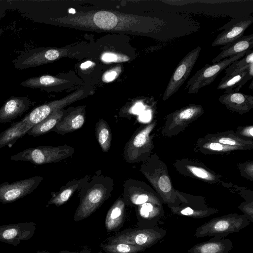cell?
<instances>
[{
  "instance_id": "cell-1",
  "label": "cell",
  "mask_w": 253,
  "mask_h": 253,
  "mask_svg": "<svg viewBox=\"0 0 253 253\" xmlns=\"http://www.w3.org/2000/svg\"><path fill=\"white\" fill-rule=\"evenodd\" d=\"M113 180L101 174H95L80 189V202L74 215L79 221L94 212L111 196Z\"/></svg>"
},
{
  "instance_id": "cell-2",
  "label": "cell",
  "mask_w": 253,
  "mask_h": 253,
  "mask_svg": "<svg viewBox=\"0 0 253 253\" xmlns=\"http://www.w3.org/2000/svg\"><path fill=\"white\" fill-rule=\"evenodd\" d=\"M245 215L229 214L213 218L198 227L194 234L197 238L218 236L224 238L229 234L238 232L250 224Z\"/></svg>"
},
{
  "instance_id": "cell-3",
  "label": "cell",
  "mask_w": 253,
  "mask_h": 253,
  "mask_svg": "<svg viewBox=\"0 0 253 253\" xmlns=\"http://www.w3.org/2000/svg\"><path fill=\"white\" fill-rule=\"evenodd\" d=\"M74 149L68 145L57 147L41 146L27 148L11 156V160L28 161L41 165L56 163L71 156Z\"/></svg>"
},
{
  "instance_id": "cell-4",
  "label": "cell",
  "mask_w": 253,
  "mask_h": 253,
  "mask_svg": "<svg viewBox=\"0 0 253 253\" xmlns=\"http://www.w3.org/2000/svg\"><path fill=\"white\" fill-rule=\"evenodd\" d=\"M155 126V123H150L133 134L124 147V157L126 162L134 163L147 160L153 149L150 133Z\"/></svg>"
},
{
  "instance_id": "cell-5",
  "label": "cell",
  "mask_w": 253,
  "mask_h": 253,
  "mask_svg": "<svg viewBox=\"0 0 253 253\" xmlns=\"http://www.w3.org/2000/svg\"><path fill=\"white\" fill-rule=\"evenodd\" d=\"M250 50L244 51L217 62L206 64L188 81L185 89H188V92L190 94L197 93L201 88L211 84L223 70L233 62L244 57Z\"/></svg>"
},
{
  "instance_id": "cell-6",
  "label": "cell",
  "mask_w": 253,
  "mask_h": 253,
  "mask_svg": "<svg viewBox=\"0 0 253 253\" xmlns=\"http://www.w3.org/2000/svg\"><path fill=\"white\" fill-rule=\"evenodd\" d=\"M167 234V230L151 227L123 231L114 236L110 243H124L149 248L161 241Z\"/></svg>"
},
{
  "instance_id": "cell-7",
  "label": "cell",
  "mask_w": 253,
  "mask_h": 253,
  "mask_svg": "<svg viewBox=\"0 0 253 253\" xmlns=\"http://www.w3.org/2000/svg\"><path fill=\"white\" fill-rule=\"evenodd\" d=\"M65 51L51 47L32 48L19 54L12 63L19 70L36 67L58 59L63 55Z\"/></svg>"
},
{
  "instance_id": "cell-8",
  "label": "cell",
  "mask_w": 253,
  "mask_h": 253,
  "mask_svg": "<svg viewBox=\"0 0 253 253\" xmlns=\"http://www.w3.org/2000/svg\"><path fill=\"white\" fill-rule=\"evenodd\" d=\"M197 46L189 52L179 62L165 90L163 100H166L177 92L189 76L201 50Z\"/></svg>"
},
{
  "instance_id": "cell-9",
  "label": "cell",
  "mask_w": 253,
  "mask_h": 253,
  "mask_svg": "<svg viewBox=\"0 0 253 253\" xmlns=\"http://www.w3.org/2000/svg\"><path fill=\"white\" fill-rule=\"evenodd\" d=\"M204 113L203 107L190 104L177 110L167 117L164 133L167 136L179 133Z\"/></svg>"
},
{
  "instance_id": "cell-10",
  "label": "cell",
  "mask_w": 253,
  "mask_h": 253,
  "mask_svg": "<svg viewBox=\"0 0 253 253\" xmlns=\"http://www.w3.org/2000/svg\"><path fill=\"white\" fill-rule=\"evenodd\" d=\"M84 96V90H77L60 99L50 101L35 108L23 119L34 126L52 113L81 99Z\"/></svg>"
},
{
  "instance_id": "cell-11",
  "label": "cell",
  "mask_w": 253,
  "mask_h": 253,
  "mask_svg": "<svg viewBox=\"0 0 253 253\" xmlns=\"http://www.w3.org/2000/svg\"><path fill=\"white\" fill-rule=\"evenodd\" d=\"M43 177L35 176L26 179L0 184V201L10 202L32 192L42 180Z\"/></svg>"
},
{
  "instance_id": "cell-12",
  "label": "cell",
  "mask_w": 253,
  "mask_h": 253,
  "mask_svg": "<svg viewBox=\"0 0 253 253\" xmlns=\"http://www.w3.org/2000/svg\"><path fill=\"white\" fill-rule=\"evenodd\" d=\"M253 22V16L251 15L232 19L218 29V31H223L217 36L212 42V46H224L242 37Z\"/></svg>"
},
{
  "instance_id": "cell-13",
  "label": "cell",
  "mask_w": 253,
  "mask_h": 253,
  "mask_svg": "<svg viewBox=\"0 0 253 253\" xmlns=\"http://www.w3.org/2000/svg\"><path fill=\"white\" fill-rule=\"evenodd\" d=\"M149 187L144 183L135 179H128L124 185L125 204L138 206L151 202L160 205V201L149 190Z\"/></svg>"
},
{
  "instance_id": "cell-14",
  "label": "cell",
  "mask_w": 253,
  "mask_h": 253,
  "mask_svg": "<svg viewBox=\"0 0 253 253\" xmlns=\"http://www.w3.org/2000/svg\"><path fill=\"white\" fill-rule=\"evenodd\" d=\"M34 103L27 96L10 97L0 108V123L10 122L21 116Z\"/></svg>"
},
{
  "instance_id": "cell-15",
  "label": "cell",
  "mask_w": 253,
  "mask_h": 253,
  "mask_svg": "<svg viewBox=\"0 0 253 253\" xmlns=\"http://www.w3.org/2000/svg\"><path fill=\"white\" fill-rule=\"evenodd\" d=\"M85 120V107L73 108L65 113L51 131L63 135L81 128L84 125Z\"/></svg>"
},
{
  "instance_id": "cell-16",
  "label": "cell",
  "mask_w": 253,
  "mask_h": 253,
  "mask_svg": "<svg viewBox=\"0 0 253 253\" xmlns=\"http://www.w3.org/2000/svg\"><path fill=\"white\" fill-rule=\"evenodd\" d=\"M218 100L228 109L240 114L253 108V96L239 91L224 93L218 97Z\"/></svg>"
},
{
  "instance_id": "cell-17",
  "label": "cell",
  "mask_w": 253,
  "mask_h": 253,
  "mask_svg": "<svg viewBox=\"0 0 253 253\" xmlns=\"http://www.w3.org/2000/svg\"><path fill=\"white\" fill-rule=\"evenodd\" d=\"M233 242L223 237L213 236L209 240L197 244L189 249L188 253H229Z\"/></svg>"
},
{
  "instance_id": "cell-18",
  "label": "cell",
  "mask_w": 253,
  "mask_h": 253,
  "mask_svg": "<svg viewBox=\"0 0 253 253\" xmlns=\"http://www.w3.org/2000/svg\"><path fill=\"white\" fill-rule=\"evenodd\" d=\"M253 47V34L243 36L220 48L221 52L211 61L212 63L251 50Z\"/></svg>"
},
{
  "instance_id": "cell-19",
  "label": "cell",
  "mask_w": 253,
  "mask_h": 253,
  "mask_svg": "<svg viewBox=\"0 0 253 253\" xmlns=\"http://www.w3.org/2000/svg\"><path fill=\"white\" fill-rule=\"evenodd\" d=\"M253 77V65L243 72L225 75L217 86L224 93L239 92L242 87Z\"/></svg>"
},
{
  "instance_id": "cell-20",
  "label": "cell",
  "mask_w": 253,
  "mask_h": 253,
  "mask_svg": "<svg viewBox=\"0 0 253 253\" xmlns=\"http://www.w3.org/2000/svg\"><path fill=\"white\" fill-rule=\"evenodd\" d=\"M33 126L23 119L11 124L0 133V149L6 146H12L18 139L27 133Z\"/></svg>"
},
{
  "instance_id": "cell-21",
  "label": "cell",
  "mask_w": 253,
  "mask_h": 253,
  "mask_svg": "<svg viewBox=\"0 0 253 253\" xmlns=\"http://www.w3.org/2000/svg\"><path fill=\"white\" fill-rule=\"evenodd\" d=\"M90 178V176L86 175L81 179L68 182L52 196L49 204H54L56 206L65 204L76 191L80 190Z\"/></svg>"
},
{
  "instance_id": "cell-22",
  "label": "cell",
  "mask_w": 253,
  "mask_h": 253,
  "mask_svg": "<svg viewBox=\"0 0 253 253\" xmlns=\"http://www.w3.org/2000/svg\"><path fill=\"white\" fill-rule=\"evenodd\" d=\"M125 213V204L120 197L108 211L105 219V227L108 231H114L122 224Z\"/></svg>"
},
{
  "instance_id": "cell-23",
  "label": "cell",
  "mask_w": 253,
  "mask_h": 253,
  "mask_svg": "<svg viewBox=\"0 0 253 253\" xmlns=\"http://www.w3.org/2000/svg\"><path fill=\"white\" fill-rule=\"evenodd\" d=\"M68 82V80L60 79L53 76L44 75L28 78L22 82L20 85L31 88H40L46 90Z\"/></svg>"
},
{
  "instance_id": "cell-24",
  "label": "cell",
  "mask_w": 253,
  "mask_h": 253,
  "mask_svg": "<svg viewBox=\"0 0 253 253\" xmlns=\"http://www.w3.org/2000/svg\"><path fill=\"white\" fill-rule=\"evenodd\" d=\"M204 139L224 145L239 147L242 149L252 148L253 144L252 141L244 139L241 137L235 136L234 133L231 132L209 134L205 136Z\"/></svg>"
},
{
  "instance_id": "cell-25",
  "label": "cell",
  "mask_w": 253,
  "mask_h": 253,
  "mask_svg": "<svg viewBox=\"0 0 253 253\" xmlns=\"http://www.w3.org/2000/svg\"><path fill=\"white\" fill-rule=\"evenodd\" d=\"M66 112L65 110L61 109L52 113L30 129L27 132L28 134L36 137L51 131L60 121Z\"/></svg>"
},
{
  "instance_id": "cell-26",
  "label": "cell",
  "mask_w": 253,
  "mask_h": 253,
  "mask_svg": "<svg viewBox=\"0 0 253 253\" xmlns=\"http://www.w3.org/2000/svg\"><path fill=\"white\" fill-rule=\"evenodd\" d=\"M139 216L144 221H152L156 224L164 215L161 205L148 202L137 207Z\"/></svg>"
},
{
  "instance_id": "cell-27",
  "label": "cell",
  "mask_w": 253,
  "mask_h": 253,
  "mask_svg": "<svg viewBox=\"0 0 253 253\" xmlns=\"http://www.w3.org/2000/svg\"><path fill=\"white\" fill-rule=\"evenodd\" d=\"M95 135L102 150L108 152L111 147L112 133L109 125L103 119L99 120L96 124Z\"/></svg>"
},
{
  "instance_id": "cell-28",
  "label": "cell",
  "mask_w": 253,
  "mask_h": 253,
  "mask_svg": "<svg viewBox=\"0 0 253 253\" xmlns=\"http://www.w3.org/2000/svg\"><path fill=\"white\" fill-rule=\"evenodd\" d=\"M172 212L178 215H183L194 218H201L208 217L218 212V210L213 208L194 209L189 207H170Z\"/></svg>"
},
{
  "instance_id": "cell-29",
  "label": "cell",
  "mask_w": 253,
  "mask_h": 253,
  "mask_svg": "<svg viewBox=\"0 0 253 253\" xmlns=\"http://www.w3.org/2000/svg\"><path fill=\"white\" fill-rule=\"evenodd\" d=\"M253 65V52L251 50L241 59L233 62L225 69V75L238 73L248 69Z\"/></svg>"
},
{
  "instance_id": "cell-30",
  "label": "cell",
  "mask_w": 253,
  "mask_h": 253,
  "mask_svg": "<svg viewBox=\"0 0 253 253\" xmlns=\"http://www.w3.org/2000/svg\"><path fill=\"white\" fill-rule=\"evenodd\" d=\"M107 253H137L146 249L141 246L124 243L107 244L102 246Z\"/></svg>"
},
{
  "instance_id": "cell-31",
  "label": "cell",
  "mask_w": 253,
  "mask_h": 253,
  "mask_svg": "<svg viewBox=\"0 0 253 253\" xmlns=\"http://www.w3.org/2000/svg\"><path fill=\"white\" fill-rule=\"evenodd\" d=\"M198 141V148L202 152H226L232 150L242 149L239 147L224 145L205 139L199 140Z\"/></svg>"
},
{
  "instance_id": "cell-32",
  "label": "cell",
  "mask_w": 253,
  "mask_h": 253,
  "mask_svg": "<svg viewBox=\"0 0 253 253\" xmlns=\"http://www.w3.org/2000/svg\"><path fill=\"white\" fill-rule=\"evenodd\" d=\"M186 171L190 173L191 175L200 179L210 181H213L217 179V176L200 166L188 165L186 166Z\"/></svg>"
},
{
  "instance_id": "cell-33",
  "label": "cell",
  "mask_w": 253,
  "mask_h": 253,
  "mask_svg": "<svg viewBox=\"0 0 253 253\" xmlns=\"http://www.w3.org/2000/svg\"><path fill=\"white\" fill-rule=\"evenodd\" d=\"M148 180L156 187L159 189V191L164 194L169 193L172 189L170 179L166 175H162L159 178L147 177Z\"/></svg>"
},
{
  "instance_id": "cell-34",
  "label": "cell",
  "mask_w": 253,
  "mask_h": 253,
  "mask_svg": "<svg viewBox=\"0 0 253 253\" xmlns=\"http://www.w3.org/2000/svg\"><path fill=\"white\" fill-rule=\"evenodd\" d=\"M129 59V58L125 55L111 52H105L101 56V60L105 62H122Z\"/></svg>"
},
{
  "instance_id": "cell-35",
  "label": "cell",
  "mask_w": 253,
  "mask_h": 253,
  "mask_svg": "<svg viewBox=\"0 0 253 253\" xmlns=\"http://www.w3.org/2000/svg\"><path fill=\"white\" fill-rule=\"evenodd\" d=\"M117 69L118 68L106 72L103 76V81L105 82H110L114 80L120 72V69Z\"/></svg>"
},
{
  "instance_id": "cell-36",
  "label": "cell",
  "mask_w": 253,
  "mask_h": 253,
  "mask_svg": "<svg viewBox=\"0 0 253 253\" xmlns=\"http://www.w3.org/2000/svg\"><path fill=\"white\" fill-rule=\"evenodd\" d=\"M17 234V231L14 228L5 230L2 233V237L5 239H11L14 238Z\"/></svg>"
},
{
  "instance_id": "cell-37",
  "label": "cell",
  "mask_w": 253,
  "mask_h": 253,
  "mask_svg": "<svg viewBox=\"0 0 253 253\" xmlns=\"http://www.w3.org/2000/svg\"><path fill=\"white\" fill-rule=\"evenodd\" d=\"M240 134H241L242 136H246V137H250L252 138L253 136V126H249L246 127H245L242 129L240 131Z\"/></svg>"
},
{
  "instance_id": "cell-38",
  "label": "cell",
  "mask_w": 253,
  "mask_h": 253,
  "mask_svg": "<svg viewBox=\"0 0 253 253\" xmlns=\"http://www.w3.org/2000/svg\"><path fill=\"white\" fill-rule=\"evenodd\" d=\"M92 65V62L90 61H87L83 63H82L81 65V68L83 69H87L88 67H90Z\"/></svg>"
},
{
  "instance_id": "cell-39",
  "label": "cell",
  "mask_w": 253,
  "mask_h": 253,
  "mask_svg": "<svg viewBox=\"0 0 253 253\" xmlns=\"http://www.w3.org/2000/svg\"><path fill=\"white\" fill-rule=\"evenodd\" d=\"M143 108V106L142 104L140 103H137L136 104V105L134 106V110L135 111H141V109Z\"/></svg>"
},
{
  "instance_id": "cell-40",
  "label": "cell",
  "mask_w": 253,
  "mask_h": 253,
  "mask_svg": "<svg viewBox=\"0 0 253 253\" xmlns=\"http://www.w3.org/2000/svg\"><path fill=\"white\" fill-rule=\"evenodd\" d=\"M69 12L70 13H72V14H74L75 13L76 11L73 8H70L69 10Z\"/></svg>"
},
{
  "instance_id": "cell-41",
  "label": "cell",
  "mask_w": 253,
  "mask_h": 253,
  "mask_svg": "<svg viewBox=\"0 0 253 253\" xmlns=\"http://www.w3.org/2000/svg\"><path fill=\"white\" fill-rule=\"evenodd\" d=\"M61 253H75V252H71L67 251H63L61 252Z\"/></svg>"
},
{
  "instance_id": "cell-42",
  "label": "cell",
  "mask_w": 253,
  "mask_h": 253,
  "mask_svg": "<svg viewBox=\"0 0 253 253\" xmlns=\"http://www.w3.org/2000/svg\"><path fill=\"white\" fill-rule=\"evenodd\" d=\"M3 13H0V19L4 16Z\"/></svg>"
},
{
  "instance_id": "cell-43",
  "label": "cell",
  "mask_w": 253,
  "mask_h": 253,
  "mask_svg": "<svg viewBox=\"0 0 253 253\" xmlns=\"http://www.w3.org/2000/svg\"><path fill=\"white\" fill-rule=\"evenodd\" d=\"M2 32H3V30H0V37L1 35V34H2Z\"/></svg>"
}]
</instances>
